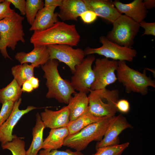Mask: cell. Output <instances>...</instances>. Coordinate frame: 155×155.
I'll return each instance as SVG.
<instances>
[{"instance_id":"31","label":"cell","mask_w":155,"mask_h":155,"mask_svg":"<svg viewBox=\"0 0 155 155\" xmlns=\"http://www.w3.org/2000/svg\"><path fill=\"white\" fill-rule=\"evenodd\" d=\"M11 3L8 0L0 3V21L11 16L14 11L10 7Z\"/></svg>"},{"instance_id":"7","label":"cell","mask_w":155,"mask_h":155,"mask_svg":"<svg viewBox=\"0 0 155 155\" xmlns=\"http://www.w3.org/2000/svg\"><path fill=\"white\" fill-rule=\"evenodd\" d=\"M112 29L106 36L121 46L131 48L140 28V24L125 15L121 14L113 23Z\"/></svg>"},{"instance_id":"18","label":"cell","mask_w":155,"mask_h":155,"mask_svg":"<svg viewBox=\"0 0 155 155\" xmlns=\"http://www.w3.org/2000/svg\"><path fill=\"white\" fill-rule=\"evenodd\" d=\"M56 6L44 7L36 15L34 21L30 28V31H42L52 26L58 21V13L55 12Z\"/></svg>"},{"instance_id":"5","label":"cell","mask_w":155,"mask_h":155,"mask_svg":"<svg viewBox=\"0 0 155 155\" xmlns=\"http://www.w3.org/2000/svg\"><path fill=\"white\" fill-rule=\"evenodd\" d=\"M113 117H105L79 132L69 135L65 139L63 146L81 152L86 149L92 142L101 141Z\"/></svg>"},{"instance_id":"12","label":"cell","mask_w":155,"mask_h":155,"mask_svg":"<svg viewBox=\"0 0 155 155\" xmlns=\"http://www.w3.org/2000/svg\"><path fill=\"white\" fill-rule=\"evenodd\" d=\"M133 127L126 118L120 114L112 118L102 140L97 143L96 149L97 148L119 144V135L125 129Z\"/></svg>"},{"instance_id":"33","label":"cell","mask_w":155,"mask_h":155,"mask_svg":"<svg viewBox=\"0 0 155 155\" xmlns=\"http://www.w3.org/2000/svg\"><path fill=\"white\" fill-rule=\"evenodd\" d=\"M97 16L95 13L89 10L84 12L80 16L82 21L87 24H91L94 22Z\"/></svg>"},{"instance_id":"9","label":"cell","mask_w":155,"mask_h":155,"mask_svg":"<svg viewBox=\"0 0 155 155\" xmlns=\"http://www.w3.org/2000/svg\"><path fill=\"white\" fill-rule=\"evenodd\" d=\"M92 68L95 75V80L90 89L94 90L106 88L108 85L117 80L115 74L118 65V61L110 60L104 57L97 58Z\"/></svg>"},{"instance_id":"3","label":"cell","mask_w":155,"mask_h":155,"mask_svg":"<svg viewBox=\"0 0 155 155\" xmlns=\"http://www.w3.org/2000/svg\"><path fill=\"white\" fill-rule=\"evenodd\" d=\"M24 18L15 11L10 16L0 21V52L5 59H11L7 47L14 51L18 43L25 42L23 21Z\"/></svg>"},{"instance_id":"39","label":"cell","mask_w":155,"mask_h":155,"mask_svg":"<svg viewBox=\"0 0 155 155\" xmlns=\"http://www.w3.org/2000/svg\"><path fill=\"white\" fill-rule=\"evenodd\" d=\"M34 89H36L39 86V80L37 78L34 76L31 77L29 80Z\"/></svg>"},{"instance_id":"38","label":"cell","mask_w":155,"mask_h":155,"mask_svg":"<svg viewBox=\"0 0 155 155\" xmlns=\"http://www.w3.org/2000/svg\"><path fill=\"white\" fill-rule=\"evenodd\" d=\"M144 6L148 9H151L155 6V0H144L143 1Z\"/></svg>"},{"instance_id":"2","label":"cell","mask_w":155,"mask_h":155,"mask_svg":"<svg viewBox=\"0 0 155 155\" xmlns=\"http://www.w3.org/2000/svg\"><path fill=\"white\" fill-rule=\"evenodd\" d=\"M59 62L55 59H50L41 66L44 72L43 77L46 80V85L48 91L46 97L54 98L59 102L68 104L72 95L76 92L69 80L61 76L58 67Z\"/></svg>"},{"instance_id":"21","label":"cell","mask_w":155,"mask_h":155,"mask_svg":"<svg viewBox=\"0 0 155 155\" xmlns=\"http://www.w3.org/2000/svg\"><path fill=\"white\" fill-rule=\"evenodd\" d=\"M69 134L67 126L51 129L48 135L43 141L42 149L50 151L60 148Z\"/></svg>"},{"instance_id":"15","label":"cell","mask_w":155,"mask_h":155,"mask_svg":"<svg viewBox=\"0 0 155 155\" xmlns=\"http://www.w3.org/2000/svg\"><path fill=\"white\" fill-rule=\"evenodd\" d=\"M45 127L50 129L67 126L69 120V112L67 106L60 110L53 111L45 108L40 114Z\"/></svg>"},{"instance_id":"40","label":"cell","mask_w":155,"mask_h":155,"mask_svg":"<svg viewBox=\"0 0 155 155\" xmlns=\"http://www.w3.org/2000/svg\"><path fill=\"white\" fill-rule=\"evenodd\" d=\"M4 0H0V3L3 1Z\"/></svg>"},{"instance_id":"22","label":"cell","mask_w":155,"mask_h":155,"mask_svg":"<svg viewBox=\"0 0 155 155\" xmlns=\"http://www.w3.org/2000/svg\"><path fill=\"white\" fill-rule=\"evenodd\" d=\"M36 116V124L32 129V141L29 148L26 151V155H37L42 148L44 141L43 131L46 127L40 114L37 113Z\"/></svg>"},{"instance_id":"26","label":"cell","mask_w":155,"mask_h":155,"mask_svg":"<svg viewBox=\"0 0 155 155\" xmlns=\"http://www.w3.org/2000/svg\"><path fill=\"white\" fill-rule=\"evenodd\" d=\"M25 145L22 138L16 135L11 141L1 144V147L3 150H9L12 155H26Z\"/></svg>"},{"instance_id":"1","label":"cell","mask_w":155,"mask_h":155,"mask_svg":"<svg viewBox=\"0 0 155 155\" xmlns=\"http://www.w3.org/2000/svg\"><path fill=\"white\" fill-rule=\"evenodd\" d=\"M80 39L75 25L58 21L45 30L34 31L30 41L33 46L65 44L73 46H77Z\"/></svg>"},{"instance_id":"19","label":"cell","mask_w":155,"mask_h":155,"mask_svg":"<svg viewBox=\"0 0 155 155\" xmlns=\"http://www.w3.org/2000/svg\"><path fill=\"white\" fill-rule=\"evenodd\" d=\"M58 17L63 21H77L84 12L88 10L83 0H63Z\"/></svg>"},{"instance_id":"20","label":"cell","mask_w":155,"mask_h":155,"mask_svg":"<svg viewBox=\"0 0 155 155\" xmlns=\"http://www.w3.org/2000/svg\"><path fill=\"white\" fill-rule=\"evenodd\" d=\"M73 95L67 105L69 112L70 121L75 119L85 113L88 107L89 99L86 93L79 92Z\"/></svg>"},{"instance_id":"30","label":"cell","mask_w":155,"mask_h":155,"mask_svg":"<svg viewBox=\"0 0 155 155\" xmlns=\"http://www.w3.org/2000/svg\"><path fill=\"white\" fill-rule=\"evenodd\" d=\"M37 155H84L80 151H72L67 149L65 151L53 150L48 151L44 149L40 150Z\"/></svg>"},{"instance_id":"4","label":"cell","mask_w":155,"mask_h":155,"mask_svg":"<svg viewBox=\"0 0 155 155\" xmlns=\"http://www.w3.org/2000/svg\"><path fill=\"white\" fill-rule=\"evenodd\" d=\"M116 71L117 80L125 87L127 93L145 95L148 93L149 87L155 88V81L147 75L145 69L142 73L129 67L125 61H118Z\"/></svg>"},{"instance_id":"25","label":"cell","mask_w":155,"mask_h":155,"mask_svg":"<svg viewBox=\"0 0 155 155\" xmlns=\"http://www.w3.org/2000/svg\"><path fill=\"white\" fill-rule=\"evenodd\" d=\"M34 67L32 64L25 63L15 65L11 69V73L14 79L21 87L26 81L34 76Z\"/></svg>"},{"instance_id":"29","label":"cell","mask_w":155,"mask_h":155,"mask_svg":"<svg viewBox=\"0 0 155 155\" xmlns=\"http://www.w3.org/2000/svg\"><path fill=\"white\" fill-rule=\"evenodd\" d=\"M14 102L6 101L2 104L0 111V127L7 119L12 112Z\"/></svg>"},{"instance_id":"6","label":"cell","mask_w":155,"mask_h":155,"mask_svg":"<svg viewBox=\"0 0 155 155\" xmlns=\"http://www.w3.org/2000/svg\"><path fill=\"white\" fill-rule=\"evenodd\" d=\"M89 92L88 110L91 114L98 117L115 116L118 111L116 107L119 96L118 90L90 89Z\"/></svg>"},{"instance_id":"16","label":"cell","mask_w":155,"mask_h":155,"mask_svg":"<svg viewBox=\"0 0 155 155\" xmlns=\"http://www.w3.org/2000/svg\"><path fill=\"white\" fill-rule=\"evenodd\" d=\"M33 49L28 53H17L15 57L21 64L30 63L34 67L45 64L50 59V54L46 46L34 45Z\"/></svg>"},{"instance_id":"8","label":"cell","mask_w":155,"mask_h":155,"mask_svg":"<svg viewBox=\"0 0 155 155\" xmlns=\"http://www.w3.org/2000/svg\"><path fill=\"white\" fill-rule=\"evenodd\" d=\"M99 41L102 46L97 48L86 47L84 50L85 56L96 54L113 60L131 62L137 55L135 49L119 45L110 41L105 36H101Z\"/></svg>"},{"instance_id":"37","label":"cell","mask_w":155,"mask_h":155,"mask_svg":"<svg viewBox=\"0 0 155 155\" xmlns=\"http://www.w3.org/2000/svg\"><path fill=\"white\" fill-rule=\"evenodd\" d=\"M22 86L21 88L22 92H30L34 90L29 80L26 81Z\"/></svg>"},{"instance_id":"35","label":"cell","mask_w":155,"mask_h":155,"mask_svg":"<svg viewBox=\"0 0 155 155\" xmlns=\"http://www.w3.org/2000/svg\"><path fill=\"white\" fill-rule=\"evenodd\" d=\"M16 8L18 9L22 15H25L26 1L25 0H8Z\"/></svg>"},{"instance_id":"10","label":"cell","mask_w":155,"mask_h":155,"mask_svg":"<svg viewBox=\"0 0 155 155\" xmlns=\"http://www.w3.org/2000/svg\"><path fill=\"white\" fill-rule=\"evenodd\" d=\"M95 59L93 55H89L75 67V72L70 81L75 90L86 94L95 80L92 65Z\"/></svg>"},{"instance_id":"34","label":"cell","mask_w":155,"mask_h":155,"mask_svg":"<svg viewBox=\"0 0 155 155\" xmlns=\"http://www.w3.org/2000/svg\"><path fill=\"white\" fill-rule=\"evenodd\" d=\"M116 107L118 111L123 113L129 112L130 108L129 102L125 99L119 100L116 103Z\"/></svg>"},{"instance_id":"17","label":"cell","mask_w":155,"mask_h":155,"mask_svg":"<svg viewBox=\"0 0 155 155\" xmlns=\"http://www.w3.org/2000/svg\"><path fill=\"white\" fill-rule=\"evenodd\" d=\"M113 3L121 14L124 13L139 24L144 20L148 13L142 0H135L126 4L115 0L113 1Z\"/></svg>"},{"instance_id":"13","label":"cell","mask_w":155,"mask_h":155,"mask_svg":"<svg viewBox=\"0 0 155 155\" xmlns=\"http://www.w3.org/2000/svg\"><path fill=\"white\" fill-rule=\"evenodd\" d=\"M21 102L22 99L20 98L14 102L11 115L0 127V142L1 144L11 141L16 136L12 134L13 129L21 118L30 111L37 108L32 106H28L25 109L20 110L19 107Z\"/></svg>"},{"instance_id":"28","label":"cell","mask_w":155,"mask_h":155,"mask_svg":"<svg viewBox=\"0 0 155 155\" xmlns=\"http://www.w3.org/2000/svg\"><path fill=\"white\" fill-rule=\"evenodd\" d=\"M129 142L99 148L96 149V152L92 155H122L128 147Z\"/></svg>"},{"instance_id":"32","label":"cell","mask_w":155,"mask_h":155,"mask_svg":"<svg viewBox=\"0 0 155 155\" xmlns=\"http://www.w3.org/2000/svg\"><path fill=\"white\" fill-rule=\"evenodd\" d=\"M140 26L143 28L144 30V32L142 35H152L155 36V23H149L144 20L140 23Z\"/></svg>"},{"instance_id":"23","label":"cell","mask_w":155,"mask_h":155,"mask_svg":"<svg viewBox=\"0 0 155 155\" xmlns=\"http://www.w3.org/2000/svg\"><path fill=\"white\" fill-rule=\"evenodd\" d=\"M104 117L95 116L91 114L88 110L77 119L70 121L67 126L69 135L79 132L86 126L101 120Z\"/></svg>"},{"instance_id":"36","label":"cell","mask_w":155,"mask_h":155,"mask_svg":"<svg viewBox=\"0 0 155 155\" xmlns=\"http://www.w3.org/2000/svg\"><path fill=\"white\" fill-rule=\"evenodd\" d=\"M63 0H45L44 6V7L59 6L61 5Z\"/></svg>"},{"instance_id":"24","label":"cell","mask_w":155,"mask_h":155,"mask_svg":"<svg viewBox=\"0 0 155 155\" xmlns=\"http://www.w3.org/2000/svg\"><path fill=\"white\" fill-rule=\"evenodd\" d=\"M22 92L21 87L14 79L7 86L0 89V103L2 104L8 101L15 102L20 98Z\"/></svg>"},{"instance_id":"14","label":"cell","mask_w":155,"mask_h":155,"mask_svg":"<svg viewBox=\"0 0 155 155\" xmlns=\"http://www.w3.org/2000/svg\"><path fill=\"white\" fill-rule=\"evenodd\" d=\"M89 10L95 13L112 23L121 14L114 5L113 1L108 0H83Z\"/></svg>"},{"instance_id":"11","label":"cell","mask_w":155,"mask_h":155,"mask_svg":"<svg viewBox=\"0 0 155 155\" xmlns=\"http://www.w3.org/2000/svg\"><path fill=\"white\" fill-rule=\"evenodd\" d=\"M47 46L49 53L50 59H55L65 63L73 74L75 72V66L84 58V50L80 48L74 49L72 46L65 44H51Z\"/></svg>"},{"instance_id":"27","label":"cell","mask_w":155,"mask_h":155,"mask_svg":"<svg viewBox=\"0 0 155 155\" xmlns=\"http://www.w3.org/2000/svg\"><path fill=\"white\" fill-rule=\"evenodd\" d=\"M44 3L42 0H27L25 15L28 23L31 26L33 23L38 11L43 7Z\"/></svg>"}]
</instances>
